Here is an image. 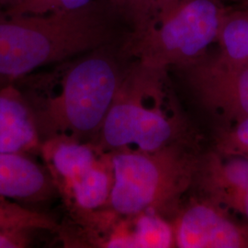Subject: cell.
<instances>
[{
    "mask_svg": "<svg viewBox=\"0 0 248 248\" xmlns=\"http://www.w3.org/2000/svg\"><path fill=\"white\" fill-rule=\"evenodd\" d=\"M128 33L72 59L52 88H19L32 108L42 142L66 135L95 142L134 62L126 48Z\"/></svg>",
    "mask_w": 248,
    "mask_h": 248,
    "instance_id": "obj_1",
    "label": "cell"
},
{
    "mask_svg": "<svg viewBox=\"0 0 248 248\" xmlns=\"http://www.w3.org/2000/svg\"><path fill=\"white\" fill-rule=\"evenodd\" d=\"M130 31L110 0L71 12L10 15L0 9V75L18 80Z\"/></svg>",
    "mask_w": 248,
    "mask_h": 248,
    "instance_id": "obj_2",
    "label": "cell"
},
{
    "mask_svg": "<svg viewBox=\"0 0 248 248\" xmlns=\"http://www.w3.org/2000/svg\"><path fill=\"white\" fill-rule=\"evenodd\" d=\"M110 154L113 186L107 209L130 218L147 212L174 215L192 186L198 156L177 143L155 152L117 150Z\"/></svg>",
    "mask_w": 248,
    "mask_h": 248,
    "instance_id": "obj_3",
    "label": "cell"
},
{
    "mask_svg": "<svg viewBox=\"0 0 248 248\" xmlns=\"http://www.w3.org/2000/svg\"><path fill=\"white\" fill-rule=\"evenodd\" d=\"M165 74L134 60L94 142L100 150L155 152L186 143L183 122L161 107Z\"/></svg>",
    "mask_w": 248,
    "mask_h": 248,
    "instance_id": "obj_4",
    "label": "cell"
},
{
    "mask_svg": "<svg viewBox=\"0 0 248 248\" xmlns=\"http://www.w3.org/2000/svg\"><path fill=\"white\" fill-rule=\"evenodd\" d=\"M227 9L224 0H172L146 24L129 32L128 53L158 71L193 62L217 42Z\"/></svg>",
    "mask_w": 248,
    "mask_h": 248,
    "instance_id": "obj_5",
    "label": "cell"
},
{
    "mask_svg": "<svg viewBox=\"0 0 248 248\" xmlns=\"http://www.w3.org/2000/svg\"><path fill=\"white\" fill-rule=\"evenodd\" d=\"M186 87L202 106L227 124L248 117V64L208 52L176 68Z\"/></svg>",
    "mask_w": 248,
    "mask_h": 248,
    "instance_id": "obj_6",
    "label": "cell"
},
{
    "mask_svg": "<svg viewBox=\"0 0 248 248\" xmlns=\"http://www.w3.org/2000/svg\"><path fill=\"white\" fill-rule=\"evenodd\" d=\"M175 248H248V227L202 197L173 215Z\"/></svg>",
    "mask_w": 248,
    "mask_h": 248,
    "instance_id": "obj_7",
    "label": "cell"
},
{
    "mask_svg": "<svg viewBox=\"0 0 248 248\" xmlns=\"http://www.w3.org/2000/svg\"><path fill=\"white\" fill-rule=\"evenodd\" d=\"M192 186L248 227V159L218 151L198 156Z\"/></svg>",
    "mask_w": 248,
    "mask_h": 248,
    "instance_id": "obj_8",
    "label": "cell"
},
{
    "mask_svg": "<svg viewBox=\"0 0 248 248\" xmlns=\"http://www.w3.org/2000/svg\"><path fill=\"white\" fill-rule=\"evenodd\" d=\"M41 144L32 108L13 81L0 89V153L29 155Z\"/></svg>",
    "mask_w": 248,
    "mask_h": 248,
    "instance_id": "obj_9",
    "label": "cell"
},
{
    "mask_svg": "<svg viewBox=\"0 0 248 248\" xmlns=\"http://www.w3.org/2000/svg\"><path fill=\"white\" fill-rule=\"evenodd\" d=\"M57 192L45 166L28 154L0 153V197L17 202L37 203Z\"/></svg>",
    "mask_w": 248,
    "mask_h": 248,
    "instance_id": "obj_10",
    "label": "cell"
},
{
    "mask_svg": "<svg viewBox=\"0 0 248 248\" xmlns=\"http://www.w3.org/2000/svg\"><path fill=\"white\" fill-rule=\"evenodd\" d=\"M40 152L56 191L90 169L104 153L93 142L66 135L46 139Z\"/></svg>",
    "mask_w": 248,
    "mask_h": 248,
    "instance_id": "obj_11",
    "label": "cell"
},
{
    "mask_svg": "<svg viewBox=\"0 0 248 248\" xmlns=\"http://www.w3.org/2000/svg\"><path fill=\"white\" fill-rule=\"evenodd\" d=\"M113 179L110 154L104 152L96 164L57 192L76 219L106 208Z\"/></svg>",
    "mask_w": 248,
    "mask_h": 248,
    "instance_id": "obj_12",
    "label": "cell"
},
{
    "mask_svg": "<svg viewBox=\"0 0 248 248\" xmlns=\"http://www.w3.org/2000/svg\"><path fill=\"white\" fill-rule=\"evenodd\" d=\"M216 43L224 59L248 64V4L228 7Z\"/></svg>",
    "mask_w": 248,
    "mask_h": 248,
    "instance_id": "obj_13",
    "label": "cell"
},
{
    "mask_svg": "<svg viewBox=\"0 0 248 248\" xmlns=\"http://www.w3.org/2000/svg\"><path fill=\"white\" fill-rule=\"evenodd\" d=\"M135 248H175L174 231L171 222L152 212L133 217Z\"/></svg>",
    "mask_w": 248,
    "mask_h": 248,
    "instance_id": "obj_14",
    "label": "cell"
},
{
    "mask_svg": "<svg viewBox=\"0 0 248 248\" xmlns=\"http://www.w3.org/2000/svg\"><path fill=\"white\" fill-rule=\"evenodd\" d=\"M0 227L57 232L60 225L48 214L27 209L15 201L0 197Z\"/></svg>",
    "mask_w": 248,
    "mask_h": 248,
    "instance_id": "obj_15",
    "label": "cell"
},
{
    "mask_svg": "<svg viewBox=\"0 0 248 248\" xmlns=\"http://www.w3.org/2000/svg\"><path fill=\"white\" fill-rule=\"evenodd\" d=\"M172 0H111L121 12L131 31L146 24L160 9Z\"/></svg>",
    "mask_w": 248,
    "mask_h": 248,
    "instance_id": "obj_16",
    "label": "cell"
},
{
    "mask_svg": "<svg viewBox=\"0 0 248 248\" xmlns=\"http://www.w3.org/2000/svg\"><path fill=\"white\" fill-rule=\"evenodd\" d=\"M222 127L216 135V146L219 153L248 159V117Z\"/></svg>",
    "mask_w": 248,
    "mask_h": 248,
    "instance_id": "obj_17",
    "label": "cell"
},
{
    "mask_svg": "<svg viewBox=\"0 0 248 248\" xmlns=\"http://www.w3.org/2000/svg\"><path fill=\"white\" fill-rule=\"evenodd\" d=\"M33 231L20 227H0V248L30 247Z\"/></svg>",
    "mask_w": 248,
    "mask_h": 248,
    "instance_id": "obj_18",
    "label": "cell"
},
{
    "mask_svg": "<svg viewBox=\"0 0 248 248\" xmlns=\"http://www.w3.org/2000/svg\"><path fill=\"white\" fill-rule=\"evenodd\" d=\"M17 0H0V7L3 9H8L16 2Z\"/></svg>",
    "mask_w": 248,
    "mask_h": 248,
    "instance_id": "obj_19",
    "label": "cell"
},
{
    "mask_svg": "<svg viewBox=\"0 0 248 248\" xmlns=\"http://www.w3.org/2000/svg\"><path fill=\"white\" fill-rule=\"evenodd\" d=\"M13 81H15V80L11 79V78H9L8 77H4V76L0 75V89H2L3 87H5L6 85H8V84L13 82Z\"/></svg>",
    "mask_w": 248,
    "mask_h": 248,
    "instance_id": "obj_20",
    "label": "cell"
},
{
    "mask_svg": "<svg viewBox=\"0 0 248 248\" xmlns=\"http://www.w3.org/2000/svg\"><path fill=\"white\" fill-rule=\"evenodd\" d=\"M224 2H231V3H233L234 5H241V4H244V3H247L248 2V0H224Z\"/></svg>",
    "mask_w": 248,
    "mask_h": 248,
    "instance_id": "obj_21",
    "label": "cell"
},
{
    "mask_svg": "<svg viewBox=\"0 0 248 248\" xmlns=\"http://www.w3.org/2000/svg\"><path fill=\"white\" fill-rule=\"evenodd\" d=\"M244 4H248V2H247V3H244ZM242 5V4H241Z\"/></svg>",
    "mask_w": 248,
    "mask_h": 248,
    "instance_id": "obj_22",
    "label": "cell"
}]
</instances>
